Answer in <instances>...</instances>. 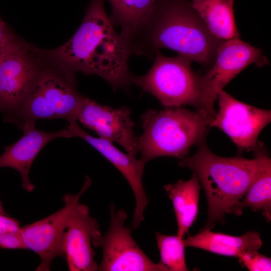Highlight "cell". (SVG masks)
<instances>
[{"label": "cell", "mask_w": 271, "mask_h": 271, "mask_svg": "<svg viewBox=\"0 0 271 271\" xmlns=\"http://www.w3.org/2000/svg\"><path fill=\"white\" fill-rule=\"evenodd\" d=\"M114 27L105 12L103 0H91L76 32L50 53L74 73L97 75L113 90L127 91L133 75L128 66L131 54Z\"/></svg>", "instance_id": "cell-1"}, {"label": "cell", "mask_w": 271, "mask_h": 271, "mask_svg": "<svg viewBox=\"0 0 271 271\" xmlns=\"http://www.w3.org/2000/svg\"><path fill=\"white\" fill-rule=\"evenodd\" d=\"M242 266L250 271L271 270V258L259 253L257 250L242 252L237 257Z\"/></svg>", "instance_id": "cell-22"}, {"label": "cell", "mask_w": 271, "mask_h": 271, "mask_svg": "<svg viewBox=\"0 0 271 271\" xmlns=\"http://www.w3.org/2000/svg\"><path fill=\"white\" fill-rule=\"evenodd\" d=\"M21 228L18 220L0 212V233H19Z\"/></svg>", "instance_id": "cell-24"}, {"label": "cell", "mask_w": 271, "mask_h": 271, "mask_svg": "<svg viewBox=\"0 0 271 271\" xmlns=\"http://www.w3.org/2000/svg\"><path fill=\"white\" fill-rule=\"evenodd\" d=\"M18 42L14 35L7 29L6 25L0 26V54Z\"/></svg>", "instance_id": "cell-25"}, {"label": "cell", "mask_w": 271, "mask_h": 271, "mask_svg": "<svg viewBox=\"0 0 271 271\" xmlns=\"http://www.w3.org/2000/svg\"><path fill=\"white\" fill-rule=\"evenodd\" d=\"M217 99L218 111L210 127L219 128L227 134L239 153L252 150L260 132L271 121L270 110L239 101L223 90Z\"/></svg>", "instance_id": "cell-10"}, {"label": "cell", "mask_w": 271, "mask_h": 271, "mask_svg": "<svg viewBox=\"0 0 271 271\" xmlns=\"http://www.w3.org/2000/svg\"><path fill=\"white\" fill-rule=\"evenodd\" d=\"M63 241L64 257L71 271H95L98 264L92 245L101 235L97 221L89 208L78 203L69 217Z\"/></svg>", "instance_id": "cell-13"}, {"label": "cell", "mask_w": 271, "mask_h": 271, "mask_svg": "<svg viewBox=\"0 0 271 271\" xmlns=\"http://www.w3.org/2000/svg\"><path fill=\"white\" fill-rule=\"evenodd\" d=\"M190 3L214 37L221 41L239 38L233 0H190Z\"/></svg>", "instance_id": "cell-19"}, {"label": "cell", "mask_w": 271, "mask_h": 271, "mask_svg": "<svg viewBox=\"0 0 271 271\" xmlns=\"http://www.w3.org/2000/svg\"><path fill=\"white\" fill-rule=\"evenodd\" d=\"M161 260L166 271H187L183 238L177 234L169 235L156 233Z\"/></svg>", "instance_id": "cell-21"}, {"label": "cell", "mask_w": 271, "mask_h": 271, "mask_svg": "<svg viewBox=\"0 0 271 271\" xmlns=\"http://www.w3.org/2000/svg\"><path fill=\"white\" fill-rule=\"evenodd\" d=\"M68 122L66 127L70 138L79 137L87 142L117 169L128 182L136 200L132 227L134 229L138 228L144 220V212L149 202L142 181L146 164L137 157L123 153L115 147L112 143L91 136L79 126L76 119Z\"/></svg>", "instance_id": "cell-12"}, {"label": "cell", "mask_w": 271, "mask_h": 271, "mask_svg": "<svg viewBox=\"0 0 271 271\" xmlns=\"http://www.w3.org/2000/svg\"><path fill=\"white\" fill-rule=\"evenodd\" d=\"M131 110L127 106L114 108L101 105L84 97L76 120L94 131L99 138L122 146L127 153L137 157L138 138L133 131L134 123L130 118Z\"/></svg>", "instance_id": "cell-11"}, {"label": "cell", "mask_w": 271, "mask_h": 271, "mask_svg": "<svg viewBox=\"0 0 271 271\" xmlns=\"http://www.w3.org/2000/svg\"><path fill=\"white\" fill-rule=\"evenodd\" d=\"M222 42L209 32L190 0H160L127 46L131 55L148 59L169 49L209 68Z\"/></svg>", "instance_id": "cell-2"}, {"label": "cell", "mask_w": 271, "mask_h": 271, "mask_svg": "<svg viewBox=\"0 0 271 271\" xmlns=\"http://www.w3.org/2000/svg\"><path fill=\"white\" fill-rule=\"evenodd\" d=\"M258 67L268 64L260 49L239 39L222 42L209 70L200 75L204 114L212 120L216 112L214 108L219 93L237 75L248 66Z\"/></svg>", "instance_id": "cell-6"}, {"label": "cell", "mask_w": 271, "mask_h": 271, "mask_svg": "<svg viewBox=\"0 0 271 271\" xmlns=\"http://www.w3.org/2000/svg\"><path fill=\"white\" fill-rule=\"evenodd\" d=\"M205 140L197 145L193 155L180 159L178 165L190 169L201 183L208 204L204 228L211 229L216 222H224L225 214L245 195L255 177L257 168L254 158L214 154Z\"/></svg>", "instance_id": "cell-3"}, {"label": "cell", "mask_w": 271, "mask_h": 271, "mask_svg": "<svg viewBox=\"0 0 271 271\" xmlns=\"http://www.w3.org/2000/svg\"><path fill=\"white\" fill-rule=\"evenodd\" d=\"M21 129L24 134L16 142L7 146L0 156V168L9 167L21 175L22 187L28 192L35 189L29 173L32 164L41 150L51 141L58 138H70L67 127L56 132H47L35 127V121L25 122Z\"/></svg>", "instance_id": "cell-15"}, {"label": "cell", "mask_w": 271, "mask_h": 271, "mask_svg": "<svg viewBox=\"0 0 271 271\" xmlns=\"http://www.w3.org/2000/svg\"><path fill=\"white\" fill-rule=\"evenodd\" d=\"M252 151L256 163L255 177L245 195L230 208L229 213L241 215L244 208H249L253 211L261 212L270 221L271 159L261 142H258Z\"/></svg>", "instance_id": "cell-16"}, {"label": "cell", "mask_w": 271, "mask_h": 271, "mask_svg": "<svg viewBox=\"0 0 271 271\" xmlns=\"http://www.w3.org/2000/svg\"><path fill=\"white\" fill-rule=\"evenodd\" d=\"M53 59L54 63L51 65L43 61L35 85L54 110L57 118L76 120L85 96L76 89L75 73Z\"/></svg>", "instance_id": "cell-14"}, {"label": "cell", "mask_w": 271, "mask_h": 271, "mask_svg": "<svg viewBox=\"0 0 271 271\" xmlns=\"http://www.w3.org/2000/svg\"><path fill=\"white\" fill-rule=\"evenodd\" d=\"M0 212L3 213H7V212L4 210V208L3 206L2 203L0 200Z\"/></svg>", "instance_id": "cell-26"}, {"label": "cell", "mask_w": 271, "mask_h": 271, "mask_svg": "<svg viewBox=\"0 0 271 271\" xmlns=\"http://www.w3.org/2000/svg\"><path fill=\"white\" fill-rule=\"evenodd\" d=\"M111 7L109 18L127 44L160 0H107Z\"/></svg>", "instance_id": "cell-20"}, {"label": "cell", "mask_w": 271, "mask_h": 271, "mask_svg": "<svg viewBox=\"0 0 271 271\" xmlns=\"http://www.w3.org/2000/svg\"><path fill=\"white\" fill-rule=\"evenodd\" d=\"M185 246L195 247L220 255L238 257L244 251L258 250L262 241L258 232L248 231L239 236L204 228L199 233L183 239Z\"/></svg>", "instance_id": "cell-17"}, {"label": "cell", "mask_w": 271, "mask_h": 271, "mask_svg": "<svg viewBox=\"0 0 271 271\" xmlns=\"http://www.w3.org/2000/svg\"><path fill=\"white\" fill-rule=\"evenodd\" d=\"M0 248L6 249H26L21 232L0 233Z\"/></svg>", "instance_id": "cell-23"}, {"label": "cell", "mask_w": 271, "mask_h": 271, "mask_svg": "<svg viewBox=\"0 0 271 271\" xmlns=\"http://www.w3.org/2000/svg\"><path fill=\"white\" fill-rule=\"evenodd\" d=\"M201 188L194 174L189 180H180L164 186L173 204L178 226L177 235L180 238L188 233L196 219Z\"/></svg>", "instance_id": "cell-18"}, {"label": "cell", "mask_w": 271, "mask_h": 271, "mask_svg": "<svg viewBox=\"0 0 271 271\" xmlns=\"http://www.w3.org/2000/svg\"><path fill=\"white\" fill-rule=\"evenodd\" d=\"M4 25H6V24L4 22V21L0 18V26H4Z\"/></svg>", "instance_id": "cell-27"}, {"label": "cell", "mask_w": 271, "mask_h": 271, "mask_svg": "<svg viewBox=\"0 0 271 271\" xmlns=\"http://www.w3.org/2000/svg\"><path fill=\"white\" fill-rule=\"evenodd\" d=\"M110 222L108 229L93 243L101 247L103 255L98 270L102 271H166L160 263H154L141 249L125 226L127 217L123 209L110 205Z\"/></svg>", "instance_id": "cell-7"}, {"label": "cell", "mask_w": 271, "mask_h": 271, "mask_svg": "<svg viewBox=\"0 0 271 271\" xmlns=\"http://www.w3.org/2000/svg\"><path fill=\"white\" fill-rule=\"evenodd\" d=\"M212 120L203 113L181 107L149 109L142 115L144 131L138 138L139 152L146 164L160 157L182 159L205 139Z\"/></svg>", "instance_id": "cell-4"}, {"label": "cell", "mask_w": 271, "mask_h": 271, "mask_svg": "<svg viewBox=\"0 0 271 271\" xmlns=\"http://www.w3.org/2000/svg\"><path fill=\"white\" fill-rule=\"evenodd\" d=\"M154 59L146 74L132 75V83L155 96L165 107L190 105L204 114L200 75L192 70V61L180 55L165 56L160 50Z\"/></svg>", "instance_id": "cell-5"}, {"label": "cell", "mask_w": 271, "mask_h": 271, "mask_svg": "<svg viewBox=\"0 0 271 271\" xmlns=\"http://www.w3.org/2000/svg\"><path fill=\"white\" fill-rule=\"evenodd\" d=\"M25 43L0 54V112L8 122L33 85L43 61Z\"/></svg>", "instance_id": "cell-8"}, {"label": "cell", "mask_w": 271, "mask_h": 271, "mask_svg": "<svg viewBox=\"0 0 271 271\" xmlns=\"http://www.w3.org/2000/svg\"><path fill=\"white\" fill-rule=\"evenodd\" d=\"M91 185L89 177L75 195L66 194L63 198L64 206L52 214L21 228V234L26 249L37 253L41 263L37 270L47 271L57 256L64 257V236L71 214L79 203L81 197Z\"/></svg>", "instance_id": "cell-9"}]
</instances>
